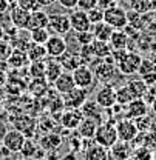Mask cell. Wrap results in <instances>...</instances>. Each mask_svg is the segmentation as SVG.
Returning a JSON list of instances; mask_svg holds the SVG:
<instances>
[{"label": "cell", "instance_id": "cell-6", "mask_svg": "<svg viewBox=\"0 0 156 160\" xmlns=\"http://www.w3.org/2000/svg\"><path fill=\"white\" fill-rule=\"evenodd\" d=\"M116 131H117L119 140L130 142V143L136 139L137 134H139V129H137L135 120L127 119V117H124V119H121L116 122Z\"/></svg>", "mask_w": 156, "mask_h": 160}, {"label": "cell", "instance_id": "cell-19", "mask_svg": "<svg viewBox=\"0 0 156 160\" xmlns=\"http://www.w3.org/2000/svg\"><path fill=\"white\" fill-rule=\"evenodd\" d=\"M99 125H100V123H99L98 120L83 117V120L80 122V125H79V128L76 131H78L80 139H94Z\"/></svg>", "mask_w": 156, "mask_h": 160}, {"label": "cell", "instance_id": "cell-34", "mask_svg": "<svg viewBox=\"0 0 156 160\" xmlns=\"http://www.w3.org/2000/svg\"><path fill=\"white\" fill-rule=\"evenodd\" d=\"M30 74L33 79H45V60L43 62H31Z\"/></svg>", "mask_w": 156, "mask_h": 160}, {"label": "cell", "instance_id": "cell-15", "mask_svg": "<svg viewBox=\"0 0 156 160\" xmlns=\"http://www.w3.org/2000/svg\"><path fill=\"white\" fill-rule=\"evenodd\" d=\"M57 60L60 62L63 71H68V72H73L74 69H78L80 65H83L79 51H73V49H67Z\"/></svg>", "mask_w": 156, "mask_h": 160}, {"label": "cell", "instance_id": "cell-32", "mask_svg": "<svg viewBox=\"0 0 156 160\" xmlns=\"http://www.w3.org/2000/svg\"><path fill=\"white\" fill-rule=\"evenodd\" d=\"M128 6L132 11H135L137 14H147L152 9L153 3L152 0H128Z\"/></svg>", "mask_w": 156, "mask_h": 160}, {"label": "cell", "instance_id": "cell-16", "mask_svg": "<svg viewBox=\"0 0 156 160\" xmlns=\"http://www.w3.org/2000/svg\"><path fill=\"white\" fill-rule=\"evenodd\" d=\"M30 11L20 8L19 5L9 8V20L13 23V26H16L17 29H26L28 22H30Z\"/></svg>", "mask_w": 156, "mask_h": 160}, {"label": "cell", "instance_id": "cell-20", "mask_svg": "<svg viewBox=\"0 0 156 160\" xmlns=\"http://www.w3.org/2000/svg\"><path fill=\"white\" fill-rule=\"evenodd\" d=\"M80 111H82L83 117L94 119V120H98L99 123H104V120H102V112H104V109L99 106L98 103H96V100L94 99H88L87 100V102L82 105Z\"/></svg>", "mask_w": 156, "mask_h": 160}, {"label": "cell", "instance_id": "cell-38", "mask_svg": "<svg viewBox=\"0 0 156 160\" xmlns=\"http://www.w3.org/2000/svg\"><path fill=\"white\" fill-rule=\"evenodd\" d=\"M135 123H136L139 132H148V131H150V128H152L153 120L150 119V117H148V114H147V116H144V117H139V119H136V120H135Z\"/></svg>", "mask_w": 156, "mask_h": 160}, {"label": "cell", "instance_id": "cell-30", "mask_svg": "<svg viewBox=\"0 0 156 160\" xmlns=\"http://www.w3.org/2000/svg\"><path fill=\"white\" fill-rule=\"evenodd\" d=\"M91 46H93L94 56L99 57V59H105V57H108V56L111 54V51H113L110 42H104V40H94V42L91 43Z\"/></svg>", "mask_w": 156, "mask_h": 160}, {"label": "cell", "instance_id": "cell-48", "mask_svg": "<svg viewBox=\"0 0 156 160\" xmlns=\"http://www.w3.org/2000/svg\"><path fill=\"white\" fill-rule=\"evenodd\" d=\"M11 5H9V0H0V16L6 11H9Z\"/></svg>", "mask_w": 156, "mask_h": 160}, {"label": "cell", "instance_id": "cell-10", "mask_svg": "<svg viewBox=\"0 0 156 160\" xmlns=\"http://www.w3.org/2000/svg\"><path fill=\"white\" fill-rule=\"evenodd\" d=\"M45 49H46V54L48 57H54L59 59L67 49H68V43L67 40L63 39V36H57V34H51L46 43H45Z\"/></svg>", "mask_w": 156, "mask_h": 160}, {"label": "cell", "instance_id": "cell-17", "mask_svg": "<svg viewBox=\"0 0 156 160\" xmlns=\"http://www.w3.org/2000/svg\"><path fill=\"white\" fill-rule=\"evenodd\" d=\"M53 86H54V91H57L60 96L68 94L70 91H73L76 88V83H74V79H73V72L63 71L57 79L54 80Z\"/></svg>", "mask_w": 156, "mask_h": 160}, {"label": "cell", "instance_id": "cell-35", "mask_svg": "<svg viewBox=\"0 0 156 160\" xmlns=\"http://www.w3.org/2000/svg\"><path fill=\"white\" fill-rule=\"evenodd\" d=\"M153 157H155L153 151L144 146H137L133 151V160H153Z\"/></svg>", "mask_w": 156, "mask_h": 160}, {"label": "cell", "instance_id": "cell-12", "mask_svg": "<svg viewBox=\"0 0 156 160\" xmlns=\"http://www.w3.org/2000/svg\"><path fill=\"white\" fill-rule=\"evenodd\" d=\"M70 23H71V29L74 32L91 31V22L88 19L87 12L82 9H73V12L70 14Z\"/></svg>", "mask_w": 156, "mask_h": 160}, {"label": "cell", "instance_id": "cell-29", "mask_svg": "<svg viewBox=\"0 0 156 160\" xmlns=\"http://www.w3.org/2000/svg\"><path fill=\"white\" fill-rule=\"evenodd\" d=\"M125 85L128 86V89L132 91V94L135 96V99H142L144 94H145V91H147V88H148L147 83L142 79H132V80H128Z\"/></svg>", "mask_w": 156, "mask_h": 160}, {"label": "cell", "instance_id": "cell-40", "mask_svg": "<svg viewBox=\"0 0 156 160\" xmlns=\"http://www.w3.org/2000/svg\"><path fill=\"white\" fill-rule=\"evenodd\" d=\"M87 16H88V19L91 22V25H96V23H100V22H104V11L100 9V8H93V9H90L88 12H87Z\"/></svg>", "mask_w": 156, "mask_h": 160}, {"label": "cell", "instance_id": "cell-37", "mask_svg": "<svg viewBox=\"0 0 156 160\" xmlns=\"http://www.w3.org/2000/svg\"><path fill=\"white\" fill-rule=\"evenodd\" d=\"M76 42L79 46H85V45H91L94 42V34L91 31H83V32H76Z\"/></svg>", "mask_w": 156, "mask_h": 160}, {"label": "cell", "instance_id": "cell-49", "mask_svg": "<svg viewBox=\"0 0 156 160\" xmlns=\"http://www.w3.org/2000/svg\"><path fill=\"white\" fill-rule=\"evenodd\" d=\"M57 0H37V3H39L42 8H46V6H51V5H54Z\"/></svg>", "mask_w": 156, "mask_h": 160}, {"label": "cell", "instance_id": "cell-28", "mask_svg": "<svg viewBox=\"0 0 156 160\" xmlns=\"http://www.w3.org/2000/svg\"><path fill=\"white\" fill-rule=\"evenodd\" d=\"M6 62H8V65H9L11 68L19 69V68L26 66V65L30 63V59H28V56H26V52H25V51H20V49H13V52H11L9 59L6 60Z\"/></svg>", "mask_w": 156, "mask_h": 160}, {"label": "cell", "instance_id": "cell-14", "mask_svg": "<svg viewBox=\"0 0 156 160\" xmlns=\"http://www.w3.org/2000/svg\"><path fill=\"white\" fill-rule=\"evenodd\" d=\"M82 120H83V114L80 109H63V112L60 116L62 126L70 131H76Z\"/></svg>", "mask_w": 156, "mask_h": 160}, {"label": "cell", "instance_id": "cell-25", "mask_svg": "<svg viewBox=\"0 0 156 160\" xmlns=\"http://www.w3.org/2000/svg\"><path fill=\"white\" fill-rule=\"evenodd\" d=\"M113 28L110 25H107L105 22H100L96 25H91V32L94 34V40H104V42H108L111 34H113Z\"/></svg>", "mask_w": 156, "mask_h": 160}, {"label": "cell", "instance_id": "cell-33", "mask_svg": "<svg viewBox=\"0 0 156 160\" xmlns=\"http://www.w3.org/2000/svg\"><path fill=\"white\" fill-rule=\"evenodd\" d=\"M116 100H117V105H122L125 106L127 103H130L132 100H135V96L132 94V91L128 89L127 85H122L116 89Z\"/></svg>", "mask_w": 156, "mask_h": 160}, {"label": "cell", "instance_id": "cell-9", "mask_svg": "<svg viewBox=\"0 0 156 160\" xmlns=\"http://www.w3.org/2000/svg\"><path fill=\"white\" fill-rule=\"evenodd\" d=\"M148 109H150V105L144 99H135L124 106V117L136 120L139 117L147 116L148 114Z\"/></svg>", "mask_w": 156, "mask_h": 160}, {"label": "cell", "instance_id": "cell-57", "mask_svg": "<svg viewBox=\"0 0 156 160\" xmlns=\"http://www.w3.org/2000/svg\"><path fill=\"white\" fill-rule=\"evenodd\" d=\"M110 160H115V159H110Z\"/></svg>", "mask_w": 156, "mask_h": 160}, {"label": "cell", "instance_id": "cell-51", "mask_svg": "<svg viewBox=\"0 0 156 160\" xmlns=\"http://www.w3.org/2000/svg\"><path fill=\"white\" fill-rule=\"evenodd\" d=\"M59 160H78V156L74 152H68V154H65L63 157H60Z\"/></svg>", "mask_w": 156, "mask_h": 160}, {"label": "cell", "instance_id": "cell-47", "mask_svg": "<svg viewBox=\"0 0 156 160\" xmlns=\"http://www.w3.org/2000/svg\"><path fill=\"white\" fill-rule=\"evenodd\" d=\"M6 132H8V123H6V120L5 119L0 117V143L3 142L5 136H6Z\"/></svg>", "mask_w": 156, "mask_h": 160}, {"label": "cell", "instance_id": "cell-3", "mask_svg": "<svg viewBox=\"0 0 156 160\" xmlns=\"http://www.w3.org/2000/svg\"><path fill=\"white\" fill-rule=\"evenodd\" d=\"M94 100L102 109H110L113 108L117 103L116 100V88L111 85V83H107V85H102L96 91L94 94Z\"/></svg>", "mask_w": 156, "mask_h": 160}, {"label": "cell", "instance_id": "cell-31", "mask_svg": "<svg viewBox=\"0 0 156 160\" xmlns=\"http://www.w3.org/2000/svg\"><path fill=\"white\" fill-rule=\"evenodd\" d=\"M50 36L51 34H50L48 28H37V29H31L30 31V40H31V43H37V45H45Z\"/></svg>", "mask_w": 156, "mask_h": 160}, {"label": "cell", "instance_id": "cell-52", "mask_svg": "<svg viewBox=\"0 0 156 160\" xmlns=\"http://www.w3.org/2000/svg\"><path fill=\"white\" fill-rule=\"evenodd\" d=\"M6 154H9V151H8V149H6V148L2 145V143H0V160L5 159V156H6Z\"/></svg>", "mask_w": 156, "mask_h": 160}, {"label": "cell", "instance_id": "cell-50", "mask_svg": "<svg viewBox=\"0 0 156 160\" xmlns=\"http://www.w3.org/2000/svg\"><path fill=\"white\" fill-rule=\"evenodd\" d=\"M6 85V71L0 66V86H5Z\"/></svg>", "mask_w": 156, "mask_h": 160}, {"label": "cell", "instance_id": "cell-41", "mask_svg": "<svg viewBox=\"0 0 156 160\" xmlns=\"http://www.w3.org/2000/svg\"><path fill=\"white\" fill-rule=\"evenodd\" d=\"M17 5H19L20 8L30 11V12L37 11V9H42V6L37 3V0H17Z\"/></svg>", "mask_w": 156, "mask_h": 160}, {"label": "cell", "instance_id": "cell-1", "mask_svg": "<svg viewBox=\"0 0 156 160\" xmlns=\"http://www.w3.org/2000/svg\"><path fill=\"white\" fill-rule=\"evenodd\" d=\"M119 137H117V131H116V125L110 123V122H104L98 126L96 136H94V142L105 146V148H111L116 143Z\"/></svg>", "mask_w": 156, "mask_h": 160}, {"label": "cell", "instance_id": "cell-18", "mask_svg": "<svg viewBox=\"0 0 156 160\" xmlns=\"http://www.w3.org/2000/svg\"><path fill=\"white\" fill-rule=\"evenodd\" d=\"M83 159L85 160H110V149L93 142L87 149H83Z\"/></svg>", "mask_w": 156, "mask_h": 160}, {"label": "cell", "instance_id": "cell-53", "mask_svg": "<svg viewBox=\"0 0 156 160\" xmlns=\"http://www.w3.org/2000/svg\"><path fill=\"white\" fill-rule=\"evenodd\" d=\"M5 39V28L2 26V23H0V40Z\"/></svg>", "mask_w": 156, "mask_h": 160}, {"label": "cell", "instance_id": "cell-36", "mask_svg": "<svg viewBox=\"0 0 156 160\" xmlns=\"http://www.w3.org/2000/svg\"><path fill=\"white\" fill-rule=\"evenodd\" d=\"M152 72H156V63L152 62V60H147V59H142L141 62V66H139V71L137 74L141 77L147 76V74H152Z\"/></svg>", "mask_w": 156, "mask_h": 160}, {"label": "cell", "instance_id": "cell-7", "mask_svg": "<svg viewBox=\"0 0 156 160\" xmlns=\"http://www.w3.org/2000/svg\"><path fill=\"white\" fill-rule=\"evenodd\" d=\"M73 79H74V83L78 88L90 89V88H93V85L96 82V76L88 65H80L78 69L73 71Z\"/></svg>", "mask_w": 156, "mask_h": 160}, {"label": "cell", "instance_id": "cell-22", "mask_svg": "<svg viewBox=\"0 0 156 160\" xmlns=\"http://www.w3.org/2000/svg\"><path fill=\"white\" fill-rule=\"evenodd\" d=\"M63 72V68L60 65V62L54 57H50L48 60H45V77L46 82L54 83V80Z\"/></svg>", "mask_w": 156, "mask_h": 160}, {"label": "cell", "instance_id": "cell-44", "mask_svg": "<svg viewBox=\"0 0 156 160\" xmlns=\"http://www.w3.org/2000/svg\"><path fill=\"white\" fill-rule=\"evenodd\" d=\"M142 99H144L147 103H148V105H150V106H152V103H153V102H155V99H156V86H148Z\"/></svg>", "mask_w": 156, "mask_h": 160}, {"label": "cell", "instance_id": "cell-26", "mask_svg": "<svg viewBox=\"0 0 156 160\" xmlns=\"http://www.w3.org/2000/svg\"><path fill=\"white\" fill-rule=\"evenodd\" d=\"M26 56L31 62H43L46 60L48 54H46V49H45V45H37V43H31L26 49Z\"/></svg>", "mask_w": 156, "mask_h": 160}, {"label": "cell", "instance_id": "cell-43", "mask_svg": "<svg viewBox=\"0 0 156 160\" xmlns=\"http://www.w3.org/2000/svg\"><path fill=\"white\" fill-rule=\"evenodd\" d=\"M98 6V0H79L78 3V9H82L85 12H88L90 9Z\"/></svg>", "mask_w": 156, "mask_h": 160}, {"label": "cell", "instance_id": "cell-8", "mask_svg": "<svg viewBox=\"0 0 156 160\" xmlns=\"http://www.w3.org/2000/svg\"><path fill=\"white\" fill-rule=\"evenodd\" d=\"M141 62H142V57L137 52L128 51L127 56L121 60L116 66L122 76H133V74H137L139 66H141Z\"/></svg>", "mask_w": 156, "mask_h": 160}, {"label": "cell", "instance_id": "cell-54", "mask_svg": "<svg viewBox=\"0 0 156 160\" xmlns=\"http://www.w3.org/2000/svg\"><path fill=\"white\" fill-rule=\"evenodd\" d=\"M152 111L155 112V116H156V99H155V102L152 103Z\"/></svg>", "mask_w": 156, "mask_h": 160}, {"label": "cell", "instance_id": "cell-42", "mask_svg": "<svg viewBox=\"0 0 156 160\" xmlns=\"http://www.w3.org/2000/svg\"><path fill=\"white\" fill-rule=\"evenodd\" d=\"M127 19H128V23L133 25V28H141V20H144V14H137L135 11L130 9V12H127Z\"/></svg>", "mask_w": 156, "mask_h": 160}, {"label": "cell", "instance_id": "cell-45", "mask_svg": "<svg viewBox=\"0 0 156 160\" xmlns=\"http://www.w3.org/2000/svg\"><path fill=\"white\" fill-rule=\"evenodd\" d=\"M59 5L62 6V8H65V9H76L78 8V3L79 0H57Z\"/></svg>", "mask_w": 156, "mask_h": 160}, {"label": "cell", "instance_id": "cell-11", "mask_svg": "<svg viewBox=\"0 0 156 160\" xmlns=\"http://www.w3.org/2000/svg\"><path fill=\"white\" fill-rule=\"evenodd\" d=\"M25 140H26L25 134H22L16 128H13V129H8V132H6L5 139L2 142V145H3L9 152H20V149H22Z\"/></svg>", "mask_w": 156, "mask_h": 160}, {"label": "cell", "instance_id": "cell-24", "mask_svg": "<svg viewBox=\"0 0 156 160\" xmlns=\"http://www.w3.org/2000/svg\"><path fill=\"white\" fill-rule=\"evenodd\" d=\"M40 148L48 152V151H53V149H57L59 146L62 145V137L59 134H54V132H48L46 136H43L39 142Z\"/></svg>", "mask_w": 156, "mask_h": 160}, {"label": "cell", "instance_id": "cell-4", "mask_svg": "<svg viewBox=\"0 0 156 160\" xmlns=\"http://www.w3.org/2000/svg\"><path fill=\"white\" fill-rule=\"evenodd\" d=\"M71 29V23H70V16L68 14H50V22H48V31L50 34H57V36H65L68 34Z\"/></svg>", "mask_w": 156, "mask_h": 160}, {"label": "cell", "instance_id": "cell-39", "mask_svg": "<svg viewBox=\"0 0 156 160\" xmlns=\"http://www.w3.org/2000/svg\"><path fill=\"white\" fill-rule=\"evenodd\" d=\"M13 45L8 43L6 40H0V62H6L13 52Z\"/></svg>", "mask_w": 156, "mask_h": 160}, {"label": "cell", "instance_id": "cell-55", "mask_svg": "<svg viewBox=\"0 0 156 160\" xmlns=\"http://www.w3.org/2000/svg\"><path fill=\"white\" fill-rule=\"evenodd\" d=\"M0 111H2V100H0Z\"/></svg>", "mask_w": 156, "mask_h": 160}, {"label": "cell", "instance_id": "cell-5", "mask_svg": "<svg viewBox=\"0 0 156 160\" xmlns=\"http://www.w3.org/2000/svg\"><path fill=\"white\" fill-rule=\"evenodd\" d=\"M88 91L90 89H83V88H74L73 91H70L68 94H63V106L65 109H80L82 105L88 100Z\"/></svg>", "mask_w": 156, "mask_h": 160}, {"label": "cell", "instance_id": "cell-13", "mask_svg": "<svg viewBox=\"0 0 156 160\" xmlns=\"http://www.w3.org/2000/svg\"><path fill=\"white\" fill-rule=\"evenodd\" d=\"M133 151H135L133 143L117 140L116 143L110 148V156L115 160H130L133 157Z\"/></svg>", "mask_w": 156, "mask_h": 160}, {"label": "cell", "instance_id": "cell-46", "mask_svg": "<svg viewBox=\"0 0 156 160\" xmlns=\"http://www.w3.org/2000/svg\"><path fill=\"white\" fill-rule=\"evenodd\" d=\"M116 5H117L116 0H98V8H100L102 11H105L108 8H113Z\"/></svg>", "mask_w": 156, "mask_h": 160}, {"label": "cell", "instance_id": "cell-21", "mask_svg": "<svg viewBox=\"0 0 156 160\" xmlns=\"http://www.w3.org/2000/svg\"><path fill=\"white\" fill-rule=\"evenodd\" d=\"M48 22H50V14L48 12H45L43 9L33 11L30 14V22H28L26 31L37 29V28H48Z\"/></svg>", "mask_w": 156, "mask_h": 160}, {"label": "cell", "instance_id": "cell-2", "mask_svg": "<svg viewBox=\"0 0 156 160\" xmlns=\"http://www.w3.org/2000/svg\"><path fill=\"white\" fill-rule=\"evenodd\" d=\"M104 22L107 25H110L113 29H124L128 25V19H127V11L124 8H121L119 5L108 8L104 11Z\"/></svg>", "mask_w": 156, "mask_h": 160}, {"label": "cell", "instance_id": "cell-27", "mask_svg": "<svg viewBox=\"0 0 156 160\" xmlns=\"http://www.w3.org/2000/svg\"><path fill=\"white\" fill-rule=\"evenodd\" d=\"M108 42H110L113 49H127V46H128V36H127V32L124 29H115Z\"/></svg>", "mask_w": 156, "mask_h": 160}, {"label": "cell", "instance_id": "cell-56", "mask_svg": "<svg viewBox=\"0 0 156 160\" xmlns=\"http://www.w3.org/2000/svg\"><path fill=\"white\" fill-rule=\"evenodd\" d=\"M17 160H26V159H23V157H20V159H17Z\"/></svg>", "mask_w": 156, "mask_h": 160}, {"label": "cell", "instance_id": "cell-23", "mask_svg": "<svg viewBox=\"0 0 156 160\" xmlns=\"http://www.w3.org/2000/svg\"><path fill=\"white\" fill-rule=\"evenodd\" d=\"M14 128L17 131H20L22 134H25L26 139H30L36 131V122L28 116H23V117H19V119L14 120Z\"/></svg>", "mask_w": 156, "mask_h": 160}]
</instances>
